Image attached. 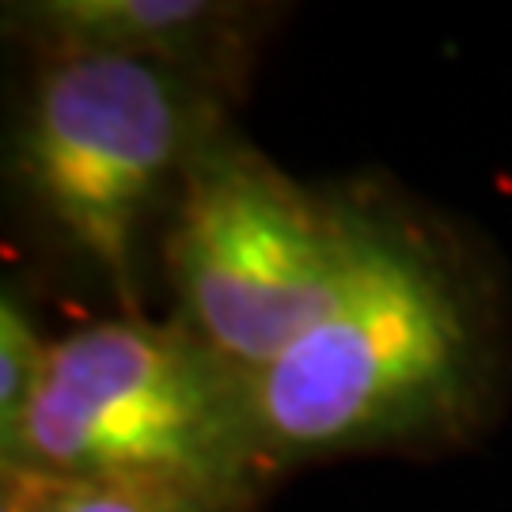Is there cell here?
I'll return each instance as SVG.
<instances>
[{"label": "cell", "instance_id": "2", "mask_svg": "<svg viewBox=\"0 0 512 512\" xmlns=\"http://www.w3.org/2000/svg\"><path fill=\"white\" fill-rule=\"evenodd\" d=\"M0 467L50 478L145 482L217 512H251L277 482L251 376L179 319L107 315L50 338L31 410Z\"/></svg>", "mask_w": 512, "mask_h": 512}, {"label": "cell", "instance_id": "6", "mask_svg": "<svg viewBox=\"0 0 512 512\" xmlns=\"http://www.w3.org/2000/svg\"><path fill=\"white\" fill-rule=\"evenodd\" d=\"M0 512H217L186 494L145 482L50 478L0 467Z\"/></svg>", "mask_w": 512, "mask_h": 512}, {"label": "cell", "instance_id": "1", "mask_svg": "<svg viewBox=\"0 0 512 512\" xmlns=\"http://www.w3.org/2000/svg\"><path fill=\"white\" fill-rule=\"evenodd\" d=\"M497 349L490 289L437 228L399 209L342 304L251 376L274 475L467 440L490 410Z\"/></svg>", "mask_w": 512, "mask_h": 512}, {"label": "cell", "instance_id": "4", "mask_svg": "<svg viewBox=\"0 0 512 512\" xmlns=\"http://www.w3.org/2000/svg\"><path fill=\"white\" fill-rule=\"evenodd\" d=\"M224 95L118 54H42L8 175L23 213L122 315H141L145 243L202 145L232 122Z\"/></svg>", "mask_w": 512, "mask_h": 512}, {"label": "cell", "instance_id": "7", "mask_svg": "<svg viewBox=\"0 0 512 512\" xmlns=\"http://www.w3.org/2000/svg\"><path fill=\"white\" fill-rule=\"evenodd\" d=\"M50 357V338L38 330V319L19 285L0 293V440L19 429L31 410Z\"/></svg>", "mask_w": 512, "mask_h": 512}, {"label": "cell", "instance_id": "3", "mask_svg": "<svg viewBox=\"0 0 512 512\" xmlns=\"http://www.w3.org/2000/svg\"><path fill=\"white\" fill-rule=\"evenodd\" d=\"M395 213L300 183L228 122L190 160L160 228L171 319L255 376L342 304Z\"/></svg>", "mask_w": 512, "mask_h": 512}, {"label": "cell", "instance_id": "5", "mask_svg": "<svg viewBox=\"0 0 512 512\" xmlns=\"http://www.w3.org/2000/svg\"><path fill=\"white\" fill-rule=\"evenodd\" d=\"M281 19V4L255 0H16L4 4V35L35 57L148 61L239 103Z\"/></svg>", "mask_w": 512, "mask_h": 512}]
</instances>
